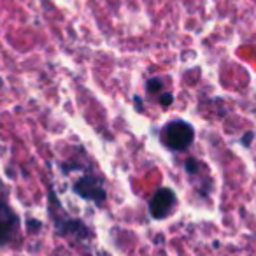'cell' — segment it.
<instances>
[{"label":"cell","instance_id":"1","mask_svg":"<svg viewBox=\"0 0 256 256\" xmlns=\"http://www.w3.org/2000/svg\"><path fill=\"white\" fill-rule=\"evenodd\" d=\"M160 140L170 151H184L195 140V130L182 120L168 121L160 132Z\"/></svg>","mask_w":256,"mask_h":256},{"label":"cell","instance_id":"2","mask_svg":"<svg viewBox=\"0 0 256 256\" xmlns=\"http://www.w3.org/2000/svg\"><path fill=\"white\" fill-rule=\"evenodd\" d=\"M74 192L78 193L81 198L92 200V202H104L106 200V190L104 184L96 176L84 174L74 182Z\"/></svg>","mask_w":256,"mask_h":256},{"label":"cell","instance_id":"3","mask_svg":"<svg viewBox=\"0 0 256 256\" xmlns=\"http://www.w3.org/2000/svg\"><path fill=\"white\" fill-rule=\"evenodd\" d=\"M178 198L170 188H158L150 202V214L153 220H165L174 210Z\"/></svg>","mask_w":256,"mask_h":256},{"label":"cell","instance_id":"4","mask_svg":"<svg viewBox=\"0 0 256 256\" xmlns=\"http://www.w3.org/2000/svg\"><path fill=\"white\" fill-rule=\"evenodd\" d=\"M18 230V216L6 204H0V248L9 244Z\"/></svg>","mask_w":256,"mask_h":256},{"label":"cell","instance_id":"5","mask_svg":"<svg viewBox=\"0 0 256 256\" xmlns=\"http://www.w3.org/2000/svg\"><path fill=\"white\" fill-rule=\"evenodd\" d=\"M146 88H148V92H150V93H158V92H162V90H164V81H162L160 78H153V79H150V81H148Z\"/></svg>","mask_w":256,"mask_h":256},{"label":"cell","instance_id":"6","mask_svg":"<svg viewBox=\"0 0 256 256\" xmlns=\"http://www.w3.org/2000/svg\"><path fill=\"white\" fill-rule=\"evenodd\" d=\"M172 100H174V96H172L170 93H164V95L160 96V104H162V106H170Z\"/></svg>","mask_w":256,"mask_h":256}]
</instances>
